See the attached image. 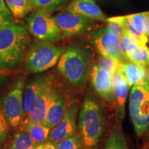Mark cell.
Here are the masks:
<instances>
[{"label":"cell","instance_id":"277c9868","mask_svg":"<svg viewBox=\"0 0 149 149\" xmlns=\"http://www.w3.org/2000/svg\"><path fill=\"white\" fill-rule=\"evenodd\" d=\"M64 51L53 42L36 39L31 42L24 59L25 72L39 74L46 71L57 64Z\"/></svg>","mask_w":149,"mask_h":149},{"label":"cell","instance_id":"1f68e13d","mask_svg":"<svg viewBox=\"0 0 149 149\" xmlns=\"http://www.w3.org/2000/svg\"><path fill=\"white\" fill-rule=\"evenodd\" d=\"M144 149H149V145H148L146 147H145Z\"/></svg>","mask_w":149,"mask_h":149},{"label":"cell","instance_id":"9a60e30c","mask_svg":"<svg viewBox=\"0 0 149 149\" xmlns=\"http://www.w3.org/2000/svg\"><path fill=\"white\" fill-rule=\"evenodd\" d=\"M52 77V74H38L25 83L24 91V109L26 115L31 111L37 95L43 86Z\"/></svg>","mask_w":149,"mask_h":149},{"label":"cell","instance_id":"2e32d148","mask_svg":"<svg viewBox=\"0 0 149 149\" xmlns=\"http://www.w3.org/2000/svg\"><path fill=\"white\" fill-rule=\"evenodd\" d=\"M66 108V98L61 94L59 88L57 86L46 110L43 124L51 129L53 128L62 118Z\"/></svg>","mask_w":149,"mask_h":149},{"label":"cell","instance_id":"ffe728a7","mask_svg":"<svg viewBox=\"0 0 149 149\" xmlns=\"http://www.w3.org/2000/svg\"><path fill=\"white\" fill-rule=\"evenodd\" d=\"M126 60L149 68V48L146 44L135 41L130 43L126 53Z\"/></svg>","mask_w":149,"mask_h":149},{"label":"cell","instance_id":"7a4b0ae2","mask_svg":"<svg viewBox=\"0 0 149 149\" xmlns=\"http://www.w3.org/2000/svg\"><path fill=\"white\" fill-rule=\"evenodd\" d=\"M90 53L84 46L73 44L61 55L57 69L70 84L75 88H83L90 74Z\"/></svg>","mask_w":149,"mask_h":149},{"label":"cell","instance_id":"e575fe53","mask_svg":"<svg viewBox=\"0 0 149 149\" xmlns=\"http://www.w3.org/2000/svg\"><path fill=\"white\" fill-rule=\"evenodd\" d=\"M85 149H88V148H85ZM91 149H92V148H91Z\"/></svg>","mask_w":149,"mask_h":149},{"label":"cell","instance_id":"30bf717a","mask_svg":"<svg viewBox=\"0 0 149 149\" xmlns=\"http://www.w3.org/2000/svg\"><path fill=\"white\" fill-rule=\"evenodd\" d=\"M78 110V101L72 102L69 107L66 108V111L60 121L51 129L48 140L58 143L76 133Z\"/></svg>","mask_w":149,"mask_h":149},{"label":"cell","instance_id":"d6986e66","mask_svg":"<svg viewBox=\"0 0 149 149\" xmlns=\"http://www.w3.org/2000/svg\"><path fill=\"white\" fill-rule=\"evenodd\" d=\"M19 128L20 130L29 135L37 145L47 141L51 131V128L43 123L33 122L27 117H24Z\"/></svg>","mask_w":149,"mask_h":149},{"label":"cell","instance_id":"836d02e7","mask_svg":"<svg viewBox=\"0 0 149 149\" xmlns=\"http://www.w3.org/2000/svg\"><path fill=\"white\" fill-rule=\"evenodd\" d=\"M148 145H149V135H148Z\"/></svg>","mask_w":149,"mask_h":149},{"label":"cell","instance_id":"f1b7e54d","mask_svg":"<svg viewBox=\"0 0 149 149\" xmlns=\"http://www.w3.org/2000/svg\"><path fill=\"white\" fill-rule=\"evenodd\" d=\"M57 142L48 140L42 144H38L35 149H57Z\"/></svg>","mask_w":149,"mask_h":149},{"label":"cell","instance_id":"8fae6325","mask_svg":"<svg viewBox=\"0 0 149 149\" xmlns=\"http://www.w3.org/2000/svg\"><path fill=\"white\" fill-rule=\"evenodd\" d=\"M112 18L122 24L124 31L139 42H148L149 11Z\"/></svg>","mask_w":149,"mask_h":149},{"label":"cell","instance_id":"83f0119b","mask_svg":"<svg viewBox=\"0 0 149 149\" xmlns=\"http://www.w3.org/2000/svg\"><path fill=\"white\" fill-rule=\"evenodd\" d=\"M15 24V19L11 13H0V31Z\"/></svg>","mask_w":149,"mask_h":149},{"label":"cell","instance_id":"9c48e42d","mask_svg":"<svg viewBox=\"0 0 149 149\" xmlns=\"http://www.w3.org/2000/svg\"><path fill=\"white\" fill-rule=\"evenodd\" d=\"M54 19L64 37H73L83 34L95 27L93 19L73 13H59Z\"/></svg>","mask_w":149,"mask_h":149},{"label":"cell","instance_id":"cb8c5ba5","mask_svg":"<svg viewBox=\"0 0 149 149\" xmlns=\"http://www.w3.org/2000/svg\"><path fill=\"white\" fill-rule=\"evenodd\" d=\"M82 146L81 136L79 134L75 133L57 143V149H81Z\"/></svg>","mask_w":149,"mask_h":149},{"label":"cell","instance_id":"6da1fadb","mask_svg":"<svg viewBox=\"0 0 149 149\" xmlns=\"http://www.w3.org/2000/svg\"><path fill=\"white\" fill-rule=\"evenodd\" d=\"M30 34L25 26L16 24L0 31L1 69H14L24 62L31 44Z\"/></svg>","mask_w":149,"mask_h":149},{"label":"cell","instance_id":"8d00e7d4","mask_svg":"<svg viewBox=\"0 0 149 149\" xmlns=\"http://www.w3.org/2000/svg\"><path fill=\"white\" fill-rule=\"evenodd\" d=\"M148 69H149V68H148Z\"/></svg>","mask_w":149,"mask_h":149},{"label":"cell","instance_id":"44dd1931","mask_svg":"<svg viewBox=\"0 0 149 149\" xmlns=\"http://www.w3.org/2000/svg\"><path fill=\"white\" fill-rule=\"evenodd\" d=\"M104 149H128L126 137L117 124L112 127Z\"/></svg>","mask_w":149,"mask_h":149},{"label":"cell","instance_id":"ac0fdd59","mask_svg":"<svg viewBox=\"0 0 149 149\" xmlns=\"http://www.w3.org/2000/svg\"><path fill=\"white\" fill-rule=\"evenodd\" d=\"M66 11L73 13L97 21L107 22V19L94 0H74L66 8Z\"/></svg>","mask_w":149,"mask_h":149},{"label":"cell","instance_id":"d6a6232c","mask_svg":"<svg viewBox=\"0 0 149 149\" xmlns=\"http://www.w3.org/2000/svg\"><path fill=\"white\" fill-rule=\"evenodd\" d=\"M31 0H28V1H29V3H30V4H31Z\"/></svg>","mask_w":149,"mask_h":149},{"label":"cell","instance_id":"d590c367","mask_svg":"<svg viewBox=\"0 0 149 149\" xmlns=\"http://www.w3.org/2000/svg\"><path fill=\"white\" fill-rule=\"evenodd\" d=\"M148 42H149V40H148Z\"/></svg>","mask_w":149,"mask_h":149},{"label":"cell","instance_id":"52a82bcc","mask_svg":"<svg viewBox=\"0 0 149 149\" xmlns=\"http://www.w3.org/2000/svg\"><path fill=\"white\" fill-rule=\"evenodd\" d=\"M28 30L36 39L58 43L64 38L53 17L50 13L36 10L26 18Z\"/></svg>","mask_w":149,"mask_h":149},{"label":"cell","instance_id":"5b68a950","mask_svg":"<svg viewBox=\"0 0 149 149\" xmlns=\"http://www.w3.org/2000/svg\"><path fill=\"white\" fill-rule=\"evenodd\" d=\"M128 110L136 133L141 136L149 127V84L133 86Z\"/></svg>","mask_w":149,"mask_h":149},{"label":"cell","instance_id":"484cf974","mask_svg":"<svg viewBox=\"0 0 149 149\" xmlns=\"http://www.w3.org/2000/svg\"><path fill=\"white\" fill-rule=\"evenodd\" d=\"M119 64H120V61H117L114 59L102 56L98 59L97 65L101 67L102 68H103L106 71H107L113 77L115 72L117 71V68H118Z\"/></svg>","mask_w":149,"mask_h":149},{"label":"cell","instance_id":"4316f807","mask_svg":"<svg viewBox=\"0 0 149 149\" xmlns=\"http://www.w3.org/2000/svg\"><path fill=\"white\" fill-rule=\"evenodd\" d=\"M9 124L0 107V148L2 147L8 137Z\"/></svg>","mask_w":149,"mask_h":149},{"label":"cell","instance_id":"8992f818","mask_svg":"<svg viewBox=\"0 0 149 149\" xmlns=\"http://www.w3.org/2000/svg\"><path fill=\"white\" fill-rule=\"evenodd\" d=\"M25 82L18 79L1 98L0 107L8 122L13 128H19L24 119V91Z\"/></svg>","mask_w":149,"mask_h":149},{"label":"cell","instance_id":"4dcf8cb0","mask_svg":"<svg viewBox=\"0 0 149 149\" xmlns=\"http://www.w3.org/2000/svg\"><path fill=\"white\" fill-rule=\"evenodd\" d=\"M3 79H3V75L1 74V72H0V85H1V84H2Z\"/></svg>","mask_w":149,"mask_h":149},{"label":"cell","instance_id":"e0dca14e","mask_svg":"<svg viewBox=\"0 0 149 149\" xmlns=\"http://www.w3.org/2000/svg\"><path fill=\"white\" fill-rule=\"evenodd\" d=\"M114 86V102L117 109V114L120 122H122L125 116V107L129 86L124 74L117 68L113 75Z\"/></svg>","mask_w":149,"mask_h":149},{"label":"cell","instance_id":"7402d4cb","mask_svg":"<svg viewBox=\"0 0 149 149\" xmlns=\"http://www.w3.org/2000/svg\"><path fill=\"white\" fill-rule=\"evenodd\" d=\"M6 4L16 19H21L32 12L33 8L28 0H5Z\"/></svg>","mask_w":149,"mask_h":149},{"label":"cell","instance_id":"5bb4252c","mask_svg":"<svg viewBox=\"0 0 149 149\" xmlns=\"http://www.w3.org/2000/svg\"><path fill=\"white\" fill-rule=\"evenodd\" d=\"M119 69L124 74L129 87L149 84V69L130 61L120 62Z\"/></svg>","mask_w":149,"mask_h":149},{"label":"cell","instance_id":"3957f363","mask_svg":"<svg viewBox=\"0 0 149 149\" xmlns=\"http://www.w3.org/2000/svg\"><path fill=\"white\" fill-rule=\"evenodd\" d=\"M104 128L102 111L98 102L93 99L85 100L79 111L78 129L86 148H93L101 139Z\"/></svg>","mask_w":149,"mask_h":149},{"label":"cell","instance_id":"603a6c76","mask_svg":"<svg viewBox=\"0 0 149 149\" xmlns=\"http://www.w3.org/2000/svg\"><path fill=\"white\" fill-rule=\"evenodd\" d=\"M37 146L29 135L19 130L13 136L7 149H35Z\"/></svg>","mask_w":149,"mask_h":149},{"label":"cell","instance_id":"f546056e","mask_svg":"<svg viewBox=\"0 0 149 149\" xmlns=\"http://www.w3.org/2000/svg\"><path fill=\"white\" fill-rule=\"evenodd\" d=\"M0 13H11L6 4L5 0H0Z\"/></svg>","mask_w":149,"mask_h":149},{"label":"cell","instance_id":"4fadbf2b","mask_svg":"<svg viewBox=\"0 0 149 149\" xmlns=\"http://www.w3.org/2000/svg\"><path fill=\"white\" fill-rule=\"evenodd\" d=\"M57 86L54 82L53 76L45 84L37 95L31 111L26 115L28 118L35 122L43 123L46 110L53 97Z\"/></svg>","mask_w":149,"mask_h":149},{"label":"cell","instance_id":"7c38bea8","mask_svg":"<svg viewBox=\"0 0 149 149\" xmlns=\"http://www.w3.org/2000/svg\"><path fill=\"white\" fill-rule=\"evenodd\" d=\"M91 83L97 93L108 104L114 102L113 77L97 65H94L90 71Z\"/></svg>","mask_w":149,"mask_h":149},{"label":"cell","instance_id":"ba28073f","mask_svg":"<svg viewBox=\"0 0 149 149\" xmlns=\"http://www.w3.org/2000/svg\"><path fill=\"white\" fill-rule=\"evenodd\" d=\"M91 42L95 49L103 57H111L122 62L120 38L107 26L91 33Z\"/></svg>","mask_w":149,"mask_h":149},{"label":"cell","instance_id":"d4e9b609","mask_svg":"<svg viewBox=\"0 0 149 149\" xmlns=\"http://www.w3.org/2000/svg\"><path fill=\"white\" fill-rule=\"evenodd\" d=\"M63 1L64 0H31V5L33 9L50 13L57 8Z\"/></svg>","mask_w":149,"mask_h":149}]
</instances>
